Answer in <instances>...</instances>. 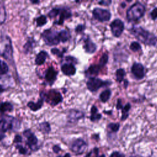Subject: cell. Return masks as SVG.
Returning a JSON list of instances; mask_svg holds the SVG:
<instances>
[{
	"mask_svg": "<svg viewBox=\"0 0 157 157\" xmlns=\"http://www.w3.org/2000/svg\"><path fill=\"white\" fill-rule=\"evenodd\" d=\"M131 71L132 74L136 80H141L145 75L144 66L141 63H134L131 67Z\"/></svg>",
	"mask_w": 157,
	"mask_h": 157,
	"instance_id": "obj_10",
	"label": "cell"
},
{
	"mask_svg": "<svg viewBox=\"0 0 157 157\" xmlns=\"http://www.w3.org/2000/svg\"><path fill=\"white\" fill-rule=\"evenodd\" d=\"M111 94H112L111 90L109 89H106L103 91H102L99 94V99L102 102H106L110 99L111 96Z\"/></svg>",
	"mask_w": 157,
	"mask_h": 157,
	"instance_id": "obj_23",
	"label": "cell"
},
{
	"mask_svg": "<svg viewBox=\"0 0 157 157\" xmlns=\"http://www.w3.org/2000/svg\"><path fill=\"white\" fill-rule=\"evenodd\" d=\"M86 142L82 139H77L72 142L71 148L73 152L79 155L83 153L86 148Z\"/></svg>",
	"mask_w": 157,
	"mask_h": 157,
	"instance_id": "obj_11",
	"label": "cell"
},
{
	"mask_svg": "<svg viewBox=\"0 0 157 157\" xmlns=\"http://www.w3.org/2000/svg\"><path fill=\"white\" fill-rule=\"evenodd\" d=\"M23 135L26 137V144L32 148L37 143V139L36 136L33 133L30 129H26L23 132Z\"/></svg>",
	"mask_w": 157,
	"mask_h": 157,
	"instance_id": "obj_17",
	"label": "cell"
},
{
	"mask_svg": "<svg viewBox=\"0 0 157 157\" xmlns=\"http://www.w3.org/2000/svg\"><path fill=\"white\" fill-rule=\"evenodd\" d=\"M61 69L64 75L68 76L74 75L76 73V68L72 63L63 64L61 67Z\"/></svg>",
	"mask_w": 157,
	"mask_h": 157,
	"instance_id": "obj_18",
	"label": "cell"
},
{
	"mask_svg": "<svg viewBox=\"0 0 157 157\" xmlns=\"http://www.w3.org/2000/svg\"><path fill=\"white\" fill-rule=\"evenodd\" d=\"M110 28L113 36L118 37L122 34L124 29V25L122 20L119 18H116L110 23Z\"/></svg>",
	"mask_w": 157,
	"mask_h": 157,
	"instance_id": "obj_9",
	"label": "cell"
},
{
	"mask_svg": "<svg viewBox=\"0 0 157 157\" xmlns=\"http://www.w3.org/2000/svg\"><path fill=\"white\" fill-rule=\"evenodd\" d=\"M107 128L112 132H116L120 128V124L118 123H110L108 124Z\"/></svg>",
	"mask_w": 157,
	"mask_h": 157,
	"instance_id": "obj_32",
	"label": "cell"
},
{
	"mask_svg": "<svg viewBox=\"0 0 157 157\" xmlns=\"http://www.w3.org/2000/svg\"><path fill=\"white\" fill-rule=\"evenodd\" d=\"M31 2L33 4H37L39 2V1H31Z\"/></svg>",
	"mask_w": 157,
	"mask_h": 157,
	"instance_id": "obj_45",
	"label": "cell"
},
{
	"mask_svg": "<svg viewBox=\"0 0 157 157\" xmlns=\"http://www.w3.org/2000/svg\"><path fill=\"white\" fill-rule=\"evenodd\" d=\"M58 35H59L60 42H66L67 40H69V39L71 38V35L69 32L66 29H63L59 32H58Z\"/></svg>",
	"mask_w": 157,
	"mask_h": 157,
	"instance_id": "obj_24",
	"label": "cell"
},
{
	"mask_svg": "<svg viewBox=\"0 0 157 157\" xmlns=\"http://www.w3.org/2000/svg\"><path fill=\"white\" fill-rule=\"evenodd\" d=\"M131 105L129 103H127L121 108V120H125L129 116V111L131 109Z\"/></svg>",
	"mask_w": 157,
	"mask_h": 157,
	"instance_id": "obj_25",
	"label": "cell"
},
{
	"mask_svg": "<svg viewBox=\"0 0 157 157\" xmlns=\"http://www.w3.org/2000/svg\"><path fill=\"white\" fill-rule=\"evenodd\" d=\"M112 84L111 82L107 80H102L99 78L92 77L88 78L86 82V87L91 92L97 91L99 88L106 87Z\"/></svg>",
	"mask_w": 157,
	"mask_h": 157,
	"instance_id": "obj_7",
	"label": "cell"
},
{
	"mask_svg": "<svg viewBox=\"0 0 157 157\" xmlns=\"http://www.w3.org/2000/svg\"><path fill=\"white\" fill-rule=\"evenodd\" d=\"M13 109V105L9 102H2L0 104V112L4 113L6 112H11Z\"/></svg>",
	"mask_w": 157,
	"mask_h": 157,
	"instance_id": "obj_22",
	"label": "cell"
},
{
	"mask_svg": "<svg viewBox=\"0 0 157 157\" xmlns=\"http://www.w3.org/2000/svg\"><path fill=\"white\" fill-rule=\"evenodd\" d=\"M85 28V26L84 25H78L75 28V32H77V33H80V32H82V31L84 30Z\"/></svg>",
	"mask_w": 157,
	"mask_h": 157,
	"instance_id": "obj_37",
	"label": "cell"
},
{
	"mask_svg": "<svg viewBox=\"0 0 157 157\" xmlns=\"http://www.w3.org/2000/svg\"><path fill=\"white\" fill-rule=\"evenodd\" d=\"M90 112H91V115L90 117V119L93 122L99 120L102 117V115L98 112V109L97 107L94 105H92Z\"/></svg>",
	"mask_w": 157,
	"mask_h": 157,
	"instance_id": "obj_19",
	"label": "cell"
},
{
	"mask_svg": "<svg viewBox=\"0 0 157 157\" xmlns=\"http://www.w3.org/2000/svg\"><path fill=\"white\" fill-rule=\"evenodd\" d=\"M0 55L7 60L12 59L13 49L10 38L7 36H0Z\"/></svg>",
	"mask_w": 157,
	"mask_h": 157,
	"instance_id": "obj_3",
	"label": "cell"
},
{
	"mask_svg": "<svg viewBox=\"0 0 157 157\" xmlns=\"http://www.w3.org/2000/svg\"><path fill=\"white\" fill-rule=\"evenodd\" d=\"M43 103H44V100L41 98L40 99L38 100V101L35 103L33 101H30L28 102L27 104V106L33 111H37L39 109H41V107L43 105Z\"/></svg>",
	"mask_w": 157,
	"mask_h": 157,
	"instance_id": "obj_20",
	"label": "cell"
},
{
	"mask_svg": "<svg viewBox=\"0 0 157 157\" xmlns=\"http://www.w3.org/2000/svg\"><path fill=\"white\" fill-rule=\"evenodd\" d=\"M129 48H130L131 50H132V52H138V51L140 50L141 48H142V47L138 42L134 41V42H132L131 43Z\"/></svg>",
	"mask_w": 157,
	"mask_h": 157,
	"instance_id": "obj_31",
	"label": "cell"
},
{
	"mask_svg": "<svg viewBox=\"0 0 157 157\" xmlns=\"http://www.w3.org/2000/svg\"><path fill=\"white\" fill-rule=\"evenodd\" d=\"M17 148L19 150L20 153H23V154H25V153H26V149H25L23 147H22L21 145H17Z\"/></svg>",
	"mask_w": 157,
	"mask_h": 157,
	"instance_id": "obj_40",
	"label": "cell"
},
{
	"mask_svg": "<svg viewBox=\"0 0 157 157\" xmlns=\"http://www.w3.org/2000/svg\"><path fill=\"white\" fill-rule=\"evenodd\" d=\"M146 11L145 6L140 2H136L126 11V19L129 22H134L144 17Z\"/></svg>",
	"mask_w": 157,
	"mask_h": 157,
	"instance_id": "obj_2",
	"label": "cell"
},
{
	"mask_svg": "<svg viewBox=\"0 0 157 157\" xmlns=\"http://www.w3.org/2000/svg\"><path fill=\"white\" fill-rule=\"evenodd\" d=\"M121 4L122 5V7H124L126 6V4H125L124 2H122Z\"/></svg>",
	"mask_w": 157,
	"mask_h": 157,
	"instance_id": "obj_46",
	"label": "cell"
},
{
	"mask_svg": "<svg viewBox=\"0 0 157 157\" xmlns=\"http://www.w3.org/2000/svg\"><path fill=\"white\" fill-rule=\"evenodd\" d=\"M41 36L47 45H56L60 42L58 32L51 28L44 31Z\"/></svg>",
	"mask_w": 157,
	"mask_h": 157,
	"instance_id": "obj_6",
	"label": "cell"
},
{
	"mask_svg": "<svg viewBox=\"0 0 157 157\" xmlns=\"http://www.w3.org/2000/svg\"><path fill=\"white\" fill-rule=\"evenodd\" d=\"M110 157H125V156L118 151H115L111 154Z\"/></svg>",
	"mask_w": 157,
	"mask_h": 157,
	"instance_id": "obj_38",
	"label": "cell"
},
{
	"mask_svg": "<svg viewBox=\"0 0 157 157\" xmlns=\"http://www.w3.org/2000/svg\"><path fill=\"white\" fill-rule=\"evenodd\" d=\"M83 112L77 110V109H71L67 115V120L69 122L75 123L78 120L83 118L84 117Z\"/></svg>",
	"mask_w": 157,
	"mask_h": 157,
	"instance_id": "obj_15",
	"label": "cell"
},
{
	"mask_svg": "<svg viewBox=\"0 0 157 157\" xmlns=\"http://www.w3.org/2000/svg\"><path fill=\"white\" fill-rule=\"evenodd\" d=\"M33 43H34V41L31 40V39H29L27 42L25 44L23 48H24V50L25 51L26 53H28L29 52L32 48H33Z\"/></svg>",
	"mask_w": 157,
	"mask_h": 157,
	"instance_id": "obj_34",
	"label": "cell"
},
{
	"mask_svg": "<svg viewBox=\"0 0 157 157\" xmlns=\"http://www.w3.org/2000/svg\"><path fill=\"white\" fill-rule=\"evenodd\" d=\"M53 151H54L55 153H58V152L59 151L60 148H59L58 145H55V146L53 147Z\"/></svg>",
	"mask_w": 157,
	"mask_h": 157,
	"instance_id": "obj_43",
	"label": "cell"
},
{
	"mask_svg": "<svg viewBox=\"0 0 157 157\" xmlns=\"http://www.w3.org/2000/svg\"><path fill=\"white\" fill-rule=\"evenodd\" d=\"M98 3L102 6H109L112 3V1H99Z\"/></svg>",
	"mask_w": 157,
	"mask_h": 157,
	"instance_id": "obj_39",
	"label": "cell"
},
{
	"mask_svg": "<svg viewBox=\"0 0 157 157\" xmlns=\"http://www.w3.org/2000/svg\"><path fill=\"white\" fill-rule=\"evenodd\" d=\"M101 67L99 64H91L90 65L86 70L85 71V77L88 78H92V77H95V76H97L101 69Z\"/></svg>",
	"mask_w": 157,
	"mask_h": 157,
	"instance_id": "obj_16",
	"label": "cell"
},
{
	"mask_svg": "<svg viewBox=\"0 0 157 157\" xmlns=\"http://www.w3.org/2000/svg\"><path fill=\"white\" fill-rule=\"evenodd\" d=\"M115 75L117 82H118V83H121L123 80H124V78L126 75V72L123 68L118 69L115 72Z\"/></svg>",
	"mask_w": 157,
	"mask_h": 157,
	"instance_id": "obj_26",
	"label": "cell"
},
{
	"mask_svg": "<svg viewBox=\"0 0 157 157\" xmlns=\"http://www.w3.org/2000/svg\"><path fill=\"white\" fill-rule=\"evenodd\" d=\"M93 17L100 22L109 21L111 18V12L107 9L100 7H95L92 10Z\"/></svg>",
	"mask_w": 157,
	"mask_h": 157,
	"instance_id": "obj_8",
	"label": "cell"
},
{
	"mask_svg": "<svg viewBox=\"0 0 157 157\" xmlns=\"http://www.w3.org/2000/svg\"><path fill=\"white\" fill-rule=\"evenodd\" d=\"M21 137L19 135H16L15 137V139H14V142H16V143H18V142H21Z\"/></svg>",
	"mask_w": 157,
	"mask_h": 157,
	"instance_id": "obj_42",
	"label": "cell"
},
{
	"mask_svg": "<svg viewBox=\"0 0 157 157\" xmlns=\"http://www.w3.org/2000/svg\"><path fill=\"white\" fill-rule=\"evenodd\" d=\"M51 52L53 54V55H55L56 56H58V57L59 58H62L63 56V52H64V50L63 51H60L58 48H53L51 50Z\"/></svg>",
	"mask_w": 157,
	"mask_h": 157,
	"instance_id": "obj_35",
	"label": "cell"
},
{
	"mask_svg": "<svg viewBox=\"0 0 157 157\" xmlns=\"http://www.w3.org/2000/svg\"><path fill=\"white\" fill-rule=\"evenodd\" d=\"M41 98L52 106H55L61 102L63 100L61 94L55 90H50L47 93H40Z\"/></svg>",
	"mask_w": 157,
	"mask_h": 157,
	"instance_id": "obj_5",
	"label": "cell"
},
{
	"mask_svg": "<svg viewBox=\"0 0 157 157\" xmlns=\"http://www.w3.org/2000/svg\"><path fill=\"white\" fill-rule=\"evenodd\" d=\"M150 16L153 20H155L157 18V7L153 9V10L150 13Z\"/></svg>",
	"mask_w": 157,
	"mask_h": 157,
	"instance_id": "obj_36",
	"label": "cell"
},
{
	"mask_svg": "<svg viewBox=\"0 0 157 157\" xmlns=\"http://www.w3.org/2000/svg\"><path fill=\"white\" fill-rule=\"evenodd\" d=\"M59 15V18L58 20L55 21L54 23L58 25H61L63 24L65 20L68 19L72 17V12L70 9H69L68 7H63L60 8Z\"/></svg>",
	"mask_w": 157,
	"mask_h": 157,
	"instance_id": "obj_12",
	"label": "cell"
},
{
	"mask_svg": "<svg viewBox=\"0 0 157 157\" xmlns=\"http://www.w3.org/2000/svg\"><path fill=\"white\" fill-rule=\"evenodd\" d=\"M116 107H117V110L121 109V108L123 107V105H122V103H121V100L120 99H118L117 100V103Z\"/></svg>",
	"mask_w": 157,
	"mask_h": 157,
	"instance_id": "obj_41",
	"label": "cell"
},
{
	"mask_svg": "<svg viewBox=\"0 0 157 157\" xmlns=\"http://www.w3.org/2000/svg\"><path fill=\"white\" fill-rule=\"evenodd\" d=\"M57 75L58 72L52 66H50L45 71V79L49 85H52L56 80Z\"/></svg>",
	"mask_w": 157,
	"mask_h": 157,
	"instance_id": "obj_14",
	"label": "cell"
},
{
	"mask_svg": "<svg viewBox=\"0 0 157 157\" xmlns=\"http://www.w3.org/2000/svg\"><path fill=\"white\" fill-rule=\"evenodd\" d=\"M108 59H109V56L108 55L107 53H103L102 55L101 56L99 61V65L102 68L103 67H104L106 64L108 62Z\"/></svg>",
	"mask_w": 157,
	"mask_h": 157,
	"instance_id": "obj_30",
	"label": "cell"
},
{
	"mask_svg": "<svg viewBox=\"0 0 157 157\" xmlns=\"http://www.w3.org/2000/svg\"><path fill=\"white\" fill-rule=\"evenodd\" d=\"M18 127L19 122L14 117L8 115L0 116V132H5Z\"/></svg>",
	"mask_w": 157,
	"mask_h": 157,
	"instance_id": "obj_4",
	"label": "cell"
},
{
	"mask_svg": "<svg viewBox=\"0 0 157 157\" xmlns=\"http://www.w3.org/2000/svg\"><path fill=\"white\" fill-rule=\"evenodd\" d=\"M9 71V67L7 64L2 60L0 59V75H4Z\"/></svg>",
	"mask_w": 157,
	"mask_h": 157,
	"instance_id": "obj_28",
	"label": "cell"
},
{
	"mask_svg": "<svg viewBox=\"0 0 157 157\" xmlns=\"http://www.w3.org/2000/svg\"><path fill=\"white\" fill-rule=\"evenodd\" d=\"M39 129L43 133H48L51 130L50 124L48 122H43L40 123L39 124Z\"/></svg>",
	"mask_w": 157,
	"mask_h": 157,
	"instance_id": "obj_27",
	"label": "cell"
},
{
	"mask_svg": "<svg viewBox=\"0 0 157 157\" xmlns=\"http://www.w3.org/2000/svg\"><path fill=\"white\" fill-rule=\"evenodd\" d=\"M48 56V54L45 51H40L36 56L35 59V63L37 65H42L45 61L47 57Z\"/></svg>",
	"mask_w": 157,
	"mask_h": 157,
	"instance_id": "obj_21",
	"label": "cell"
},
{
	"mask_svg": "<svg viewBox=\"0 0 157 157\" xmlns=\"http://www.w3.org/2000/svg\"><path fill=\"white\" fill-rule=\"evenodd\" d=\"M47 18L44 15H42L36 18V23L37 26H42L45 25L47 23Z\"/></svg>",
	"mask_w": 157,
	"mask_h": 157,
	"instance_id": "obj_29",
	"label": "cell"
},
{
	"mask_svg": "<svg viewBox=\"0 0 157 157\" xmlns=\"http://www.w3.org/2000/svg\"><path fill=\"white\" fill-rule=\"evenodd\" d=\"M83 48L85 52L91 54L96 52L97 45L92 41L89 36H87L83 39Z\"/></svg>",
	"mask_w": 157,
	"mask_h": 157,
	"instance_id": "obj_13",
	"label": "cell"
},
{
	"mask_svg": "<svg viewBox=\"0 0 157 157\" xmlns=\"http://www.w3.org/2000/svg\"><path fill=\"white\" fill-rule=\"evenodd\" d=\"M4 91V89L2 88L1 85H0V94H1Z\"/></svg>",
	"mask_w": 157,
	"mask_h": 157,
	"instance_id": "obj_44",
	"label": "cell"
},
{
	"mask_svg": "<svg viewBox=\"0 0 157 157\" xmlns=\"http://www.w3.org/2000/svg\"><path fill=\"white\" fill-rule=\"evenodd\" d=\"M130 33L142 43L152 47H157V36L141 26H133L129 29Z\"/></svg>",
	"mask_w": 157,
	"mask_h": 157,
	"instance_id": "obj_1",
	"label": "cell"
},
{
	"mask_svg": "<svg viewBox=\"0 0 157 157\" xmlns=\"http://www.w3.org/2000/svg\"><path fill=\"white\" fill-rule=\"evenodd\" d=\"M59 10H60V8H53L48 13V16L50 18H53L56 17L57 15H59Z\"/></svg>",
	"mask_w": 157,
	"mask_h": 157,
	"instance_id": "obj_33",
	"label": "cell"
}]
</instances>
